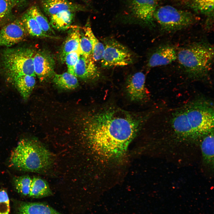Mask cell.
<instances>
[{
    "label": "cell",
    "instance_id": "1",
    "mask_svg": "<svg viewBox=\"0 0 214 214\" xmlns=\"http://www.w3.org/2000/svg\"><path fill=\"white\" fill-rule=\"evenodd\" d=\"M148 116L114 106L103 107L87 118L88 137L101 155L109 157L119 156L125 150Z\"/></svg>",
    "mask_w": 214,
    "mask_h": 214
},
{
    "label": "cell",
    "instance_id": "2",
    "mask_svg": "<svg viewBox=\"0 0 214 214\" xmlns=\"http://www.w3.org/2000/svg\"><path fill=\"white\" fill-rule=\"evenodd\" d=\"M172 112L159 139L160 152L175 155L178 151L179 155L198 148L203 138L214 131L213 107L207 100H193Z\"/></svg>",
    "mask_w": 214,
    "mask_h": 214
},
{
    "label": "cell",
    "instance_id": "3",
    "mask_svg": "<svg viewBox=\"0 0 214 214\" xmlns=\"http://www.w3.org/2000/svg\"><path fill=\"white\" fill-rule=\"evenodd\" d=\"M52 162L50 152L38 141L24 138L12 150L10 164L19 170L39 172L48 169Z\"/></svg>",
    "mask_w": 214,
    "mask_h": 214
},
{
    "label": "cell",
    "instance_id": "4",
    "mask_svg": "<svg viewBox=\"0 0 214 214\" xmlns=\"http://www.w3.org/2000/svg\"><path fill=\"white\" fill-rule=\"evenodd\" d=\"M214 58L213 46L205 42L191 44L177 53V59L185 73L190 77L202 78L211 69Z\"/></svg>",
    "mask_w": 214,
    "mask_h": 214
},
{
    "label": "cell",
    "instance_id": "5",
    "mask_svg": "<svg viewBox=\"0 0 214 214\" xmlns=\"http://www.w3.org/2000/svg\"><path fill=\"white\" fill-rule=\"evenodd\" d=\"M34 54L33 49L28 48H8L3 51L1 58V66L9 81L24 75L36 76L33 64Z\"/></svg>",
    "mask_w": 214,
    "mask_h": 214
},
{
    "label": "cell",
    "instance_id": "6",
    "mask_svg": "<svg viewBox=\"0 0 214 214\" xmlns=\"http://www.w3.org/2000/svg\"><path fill=\"white\" fill-rule=\"evenodd\" d=\"M153 17L161 29L168 32L185 28L196 20V17L191 12L168 5L156 8Z\"/></svg>",
    "mask_w": 214,
    "mask_h": 214
},
{
    "label": "cell",
    "instance_id": "7",
    "mask_svg": "<svg viewBox=\"0 0 214 214\" xmlns=\"http://www.w3.org/2000/svg\"><path fill=\"white\" fill-rule=\"evenodd\" d=\"M103 41L104 46L101 60L103 68L123 66L133 62V55L126 47L113 38H105Z\"/></svg>",
    "mask_w": 214,
    "mask_h": 214
},
{
    "label": "cell",
    "instance_id": "8",
    "mask_svg": "<svg viewBox=\"0 0 214 214\" xmlns=\"http://www.w3.org/2000/svg\"><path fill=\"white\" fill-rule=\"evenodd\" d=\"M126 15L143 24L154 26L157 0H127Z\"/></svg>",
    "mask_w": 214,
    "mask_h": 214
},
{
    "label": "cell",
    "instance_id": "9",
    "mask_svg": "<svg viewBox=\"0 0 214 214\" xmlns=\"http://www.w3.org/2000/svg\"><path fill=\"white\" fill-rule=\"evenodd\" d=\"M28 34L21 19H17L0 30V46H12L22 41Z\"/></svg>",
    "mask_w": 214,
    "mask_h": 214
},
{
    "label": "cell",
    "instance_id": "10",
    "mask_svg": "<svg viewBox=\"0 0 214 214\" xmlns=\"http://www.w3.org/2000/svg\"><path fill=\"white\" fill-rule=\"evenodd\" d=\"M34 71L41 81L53 77L55 74V61L50 54L45 51L35 53L33 58Z\"/></svg>",
    "mask_w": 214,
    "mask_h": 214
},
{
    "label": "cell",
    "instance_id": "11",
    "mask_svg": "<svg viewBox=\"0 0 214 214\" xmlns=\"http://www.w3.org/2000/svg\"><path fill=\"white\" fill-rule=\"evenodd\" d=\"M41 6L45 13L49 17L64 11L75 12L88 11L85 5L72 1L70 0H40Z\"/></svg>",
    "mask_w": 214,
    "mask_h": 214
},
{
    "label": "cell",
    "instance_id": "12",
    "mask_svg": "<svg viewBox=\"0 0 214 214\" xmlns=\"http://www.w3.org/2000/svg\"><path fill=\"white\" fill-rule=\"evenodd\" d=\"M145 75L141 72L136 73L129 76L126 88L131 100L139 102L146 98L147 94L145 87Z\"/></svg>",
    "mask_w": 214,
    "mask_h": 214
},
{
    "label": "cell",
    "instance_id": "13",
    "mask_svg": "<svg viewBox=\"0 0 214 214\" xmlns=\"http://www.w3.org/2000/svg\"><path fill=\"white\" fill-rule=\"evenodd\" d=\"M73 75L86 80L98 78L100 73L92 57L81 55L74 70Z\"/></svg>",
    "mask_w": 214,
    "mask_h": 214
},
{
    "label": "cell",
    "instance_id": "14",
    "mask_svg": "<svg viewBox=\"0 0 214 214\" xmlns=\"http://www.w3.org/2000/svg\"><path fill=\"white\" fill-rule=\"evenodd\" d=\"M177 59V52L170 45L162 46L157 48L151 54L147 63L150 67L165 65Z\"/></svg>",
    "mask_w": 214,
    "mask_h": 214
},
{
    "label": "cell",
    "instance_id": "15",
    "mask_svg": "<svg viewBox=\"0 0 214 214\" xmlns=\"http://www.w3.org/2000/svg\"><path fill=\"white\" fill-rule=\"evenodd\" d=\"M214 139L213 131L203 138L200 146L203 165L212 173L214 169Z\"/></svg>",
    "mask_w": 214,
    "mask_h": 214
},
{
    "label": "cell",
    "instance_id": "16",
    "mask_svg": "<svg viewBox=\"0 0 214 214\" xmlns=\"http://www.w3.org/2000/svg\"><path fill=\"white\" fill-rule=\"evenodd\" d=\"M35 77L32 75H24L15 77L10 81L25 100L29 97L35 86Z\"/></svg>",
    "mask_w": 214,
    "mask_h": 214
},
{
    "label": "cell",
    "instance_id": "17",
    "mask_svg": "<svg viewBox=\"0 0 214 214\" xmlns=\"http://www.w3.org/2000/svg\"><path fill=\"white\" fill-rule=\"evenodd\" d=\"M17 214H60L51 207L38 202H21L18 204Z\"/></svg>",
    "mask_w": 214,
    "mask_h": 214
},
{
    "label": "cell",
    "instance_id": "18",
    "mask_svg": "<svg viewBox=\"0 0 214 214\" xmlns=\"http://www.w3.org/2000/svg\"><path fill=\"white\" fill-rule=\"evenodd\" d=\"M76 12L64 11L49 17L50 23L53 28L59 30L67 29L71 26Z\"/></svg>",
    "mask_w": 214,
    "mask_h": 214
},
{
    "label": "cell",
    "instance_id": "19",
    "mask_svg": "<svg viewBox=\"0 0 214 214\" xmlns=\"http://www.w3.org/2000/svg\"><path fill=\"white\" fill-rule=\"evenodd\" d=\"M73 29L69 34L62 47L60 58L62 62L67 54L73 51L79 50L81 33L78 28Z\"/></svg>",
    "mask_w": 214,
    "mask_h": 214
},
{
    "label": "cell",
    "instance_id": "20",
    "mask_svg": "<svg viewBox=\"0 0 214 214\" xmlns=\"http://www.w3.org/2000/svg\"><path fill=\"white\" fill-rule=\"evenodd\" d=\"M53 81L57 87L62 90H73L79 85L77 78L67 72L61 74L55 73Z\"/></svg>",
    "mask_w": 214,
    "mask_h": 214
},
{
    "label": "cell",
    "instance_id": "21",
    "mask_svg": "<svg viewBox=\"0 0 214 214\" xmlns=\"http://www.w3.org/2000/svg\"><path fill=\"white\" fill-rule=\"evenodd\" d=\"M20 19L28 34L30 35L38 38L55 37L44 32L36 20L27 11L22 15Z\"/></svg>",
    "mask_w": 214,
    "mask_h": 214
},
{
    "label": "cell",
    "instance_id": "22",
    "mask_svg": "<svg viewBox=\"0 0 214 214\" xmlns=\"http://www.w3.org/2000/svg\"><path fill=\"white\" fill-rule=\"evenodd\" d=\"M52 194L48 182L40 178L35 177L32 179L29 196L39 198L46 197Z\"/></svg>",
    "mask_w": 214,
    "mask_h": 214
},
{
    "label": "cell",
    "instance_id": "23",
    "mask_svg": "<svg viewBox=\"0 0 214 214\" xmlns=\"http://www.w3.org/2000/svg\"><path fill=\"white\" fill-rule=\"evenodd\" d=\"M84 34L89 39L92 47V57L94 62L101 60L104 50L103 43L100 42L94 34L90 26L83 27Z\"/></svg>",
    "mask_w": 214,
    "mask_h": 214
},
{
    "label": "cell",
    "instance_id": "24",
    "mask_svg": "<svg viewBox=\"0 0 214 214\" xmlns=\"http://www.w3.org/2000/svg\"><path fill=\"white\" fill-rule=\"evenodd\" d=\"M26 11L34 18L44 32L49 35L54 33L49 21L38 6L32 5Z\"/></svg>",
    "mask_w": 214,
    "mask_h": 214
},
{
    "label": "cell",
    "instance_id": "25",
    "mask_svg": "<svg viewBox=\"0 0 214 214\" xmlns=\"http://www.w3.org/2000/svg\"><path fill=\"white\" fill-rule=\"evenodd\" d=\"M26 1V0H0V22L10 18L14 9L23 5Z\"/></svg>",
    "mask_w": 214,
    "mask_h": 214
},
{
    "label": "cell",
    "instance_id": "26",
    "mask_svg": "<svg viewBox=\"0 0 214 214\" xmlns=\"http://www.w3.org/2000/svg\"><path fill=\"white\" fill-rule=\"evenodd\" d=\"M32 179L28 175L18 176L13 179L14 187L17 191L22 195L26 196L29 193Z\"/></svg>",
    "mask_w": 214,
    "mask_h": 214
},
{
    "label": "cell",
    "instance_id": "27",
    "mask_svg": "<svg viewBox=\"0 0 214 214\" xmlns=\"http://www.w3.org/2000/svg\"><path fill=\"white\" fill-rule=\"evenodd\" d=\"M80 55L81 53L79 50L71 52L65 56L63 62H65L67 65V72L73 74L75 67Z\"/></svg>",
    "mask_w": 214,
    "mask_h": 214
},
{
    "label": "cell",
    "instance_id": "28",
    "mask_svg": "<svg viewBox=\"0 0 214 214\" xmlns=\"http://www.w3.org/2000/svg\"><path fill=\"white\" fill-rule=\"evenodd\" d=\"M79 50L81 55L92 57V47L89 39L84 34H81Z\"/></svg>",
    "mask_w": 214,
    "mask_h": 214
},
{
    "label": "cell",
    "instance_id": "29",
    "mask_svg": "<svg viewBox=\"0 0 214 214\" xmlns=\"http://www.w3.org/2000/svg\"><path fill=\"white\" fill-rule=\"evenodd\" d=\"M214 0H197L196 6L202 13L211 14L213 13Z\"/></svg>",
    "mask_w": 214,
    "mask_h": 214
},
{
    "label": "cell",
    "instance_id": "30",
    "mask_svg": "<svg viewBox=\"0 0 214 214\" xmlns=\"http://www.w3.org/2000/svg\"><path fill=\"white\" fill-rule=\"evenodd\" d=\"M10 210V200L7 191L0 190V214H9Z\"/></svg>",
    "mask_w": 214,
    "mask_h": 214
},
{
    "label": "cell",
    "instance_id": "31",
    "mask_svg": "<svg viewBox=\"0 0 214 214\" xmlns=\"http://www.w3.org/2000/svg\"><path fill=\"white\" fill-rule=\"evenodd\" d=\"M80 0L82 1H85V2H86V1H87V0Z\"/></svg>",
    "mask_w": 214,
    "mask_h": 214
}]
</instances>
